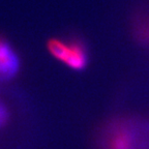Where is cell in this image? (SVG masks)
I'll return each instance as SVG.
<instances>
[{"mask_svg":"<svg viewBox=\"0 0 149 149\" xmlns=\"http://www.w3.org/2000/svg\"><path fill=\"white\" fill-rule=\"evenodd\" d=\"M19 59L8 42L0 38V78L8 79L17 74Z\"/></svg>","mask_w":149,"mask_h":149,"instance_id":"cell-1","label":"cell"},{"mask_svg":"<svg viewBox=\"0 0 149 149\" xmlns=\"http://www.w3.org/2000/svg\"><path fill=\"white\" fill-rule=\"evenodd\" d=\"M62 61L70 68L74 70H82L86 65L87 56L81 45L78 42H72L68 45L66 53Z\"/></svg>","mask_w":149,"mask_h":149,"instance_id":"cell-2","label":"cell"},{"mask_svg":"<svg viewBox=\"0 0 149 149\" xmlns=\"http://www.w3.org/2000/svg\"><path fill=\"white\" fill-rule=\"evenodd\" d=\"M108 147L109 149H134L133 135L126 130H117L110 137Z\"/></svg>","mask_w":149,"mask_h":149,"instance_id":"cell-3","label":"cell"},{"mask_svg":"<svg viewBox=\"0 0 149 149\" xmlns=\"http://www.w3.org/2000/svg\"><path fill=\"white\" fill-rule=\"evenodd\" d=\"M68 49V45L57 40H52L49 42V51L57 59L62 61Z\"/></svg>","mask_w":149,"mask_h":149,"instance_id":"cell-4","label":"cell"},{"mask_svg":"<svg viewBox=\"0 0 149 149\" xmlns=\"http://www.w3.org/2000/svg\"><path fill=\"white\" fill-rule=\"evenodd\" d=\"M7 120V111L2 105H0V126L6 122Z\"/></svg>","mask_w":149,"mask_h":149,"instance_id":"cell-5","label":"cell"}]
</instances>
